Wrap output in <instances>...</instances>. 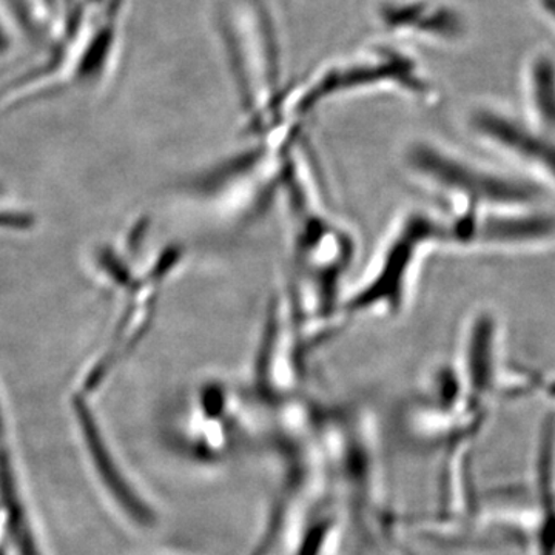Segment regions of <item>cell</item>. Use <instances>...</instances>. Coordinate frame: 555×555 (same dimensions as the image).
I'll return each instance as SVG.
<instances>
[{
	"mask_svg": "<svg viewBox=\"0 0 555 555\" xmlns=\"http://www.w3.org/2000/svg\"><path fill=\"white\" fill-rule=\"evenodd\" d=\"M543 393H545L547 400L555 401V377L543 383Z\"/></svg>",
	"mask_w": 555,
	"mask_h": 555,
	"instance_id": "11",
	"label": "cell"
},
{
	"mask_svg": "<svg viewBox=\"0 0 555 555\" xmlns=\"http://www.w3.org/2000/svg\"><path fill=\"white\" fill-rule=\"evenodd\" d=\"M386 86L420 98L430 96L433 93L422 68L409 54L383 49L361 60L326 69L312 86L302 91L295 105V113L297 116L306 115L321 102L341 93L383 89Z\"/></svg>",
	"mask_w": 555,
	"mask_h": 555,
	"instance_id": "3",
	"label": "cell"
},
{
	"mask_svg": "<svg viewBox=\"0 0 555 555\" xmlns=\"http://www.w3.org/2000/svg\"><path fill=\"white\" fill-rule=\"evenodd\" d=\"M469 129L485 144L555 189V137L531 120L518 119L503 109L480 105L470 112Z\"/></svg>",
	"mask_w": 555,
	"mask_h": 555,
	"instance_id": "4",
	"label": "cell"
},
{
	"mask_svg": "<svg viewBox=\"0 0 555 555\" xmlns=\"http://www.w3.org/2000/svg\"><path fill=\"white\" fill-rule=\"evenodd\" d=\"M531 122L555 137V56L550 51H537L526 68Z\"/></svg>",
	"mask_w": 555,
	"mask_h": 555,
	"instance_id": "9",
	"label": "cell"
},
{
	"mask_svg": "<svg viewBox=\"0 0 555 555\" xmlns=\"http://www.w3.org/2000/svg\"><path fill=\"white\" fill-rule=\"evenodd\" d=\"M537 3L543 16L555 27V0H537Z\"/></svg>",
	"mask_w": 555,
	"mask_h": 555,
	"instance_id": "10",
	"label": "cell"
},
{
	"mask_svg": "<svg viewBox=\"0 0 555 555\" xmlns=\"http://www.w3.org/2000/svg\"><path fill=\"white\" fill-rule=\"evenodd\" d=\"M406 164L418 181L447 195L455 210L542 206L543 192L534 181L489 169L436 142L409 147Z\"/></svg>",
	"mask_w": 555,
	"mask_h": 555,
	"instance_id": "1",
	"label": "cell"
},
{
	"mask_svg": "<svg viewBox=\"0 0 555 555\" xmlns=\"http://www.w3.org/2000/svg\"><path fill=\"white\" fill-rule=\"evenodd\" d=\"M377 16L387 31L440 42H456L467 30L465 16L444 0H382Z\"/></svg>",
	"mask_w": 555,
	"mask_h": 555,
	"instance_id": "7",
	"label": "cell"
},
{
	"mask_svg": "<svg viewBox=\"0 0 555 555\" xmlns=\"http://www.w3.org/2000/svg\"><path fill=\"white\" fill-rule=\"evenodd\" d=\"M460 374L473 403L491 397L500 385V321L492 310H477L470 317L463 338Z\"/></svg>",
	"mask_w": 555,
	"mask_h": 555,
	"instance_id": "8",
	"label": "cell"
},
{
	"mask_svg": "<svg viewBox=\"0 0 555 555\" xmlns=\"http://www.w3.org/2000/svg\"><path fill=\"white\" fill-rule=\"evenodd\" d=\"M463 247L531 248L555 241V215L543 206L470 210L460 224Z\"/></svg>",
	"mask_w": 555,
	"mask_h": 555,
	"instance_id": "5",
	"label": "cell"
},
{
	"mask_svg": "<svg viewBox=\"0 0 555 555\" xmlns=\"http://www.w3.org/2000/svg\"><path fill=\"white\" fill-rule=\"evenodd\" d=\"M441 244H448L447 222L423 211L409 214L387 240L375 269L369 270L363 286L353 292L343 310L347 315L401 310L420 258Z\"/></svg>",
	"mask_w": 555,
	"mask_h": 555,
	"instance_id": "2",
	"label": "cell"
},
{
	"mask_svg": "<svg viewBox=\"0 0 555 555\" xmlns=\"http://www.w3.org/2000/svg\"><path fill=\"white\" fill-rule=\"evenodd\" d=\"M75 412L80 441L86 449V454L89 455L91 469L100 480L105 494L130 524L139 528H152L156 524L155 511L131 485L130 478L127 477L126 470H122L118 456L109 448L107 438L102 434L101 426L98 425L89 406L78 400L75 403Z\"/></svg>",
	"mask_w": 555,
	"mask_h": 555,
	"instance_id": "6",
	"label": "cell"
}]
</instances>
